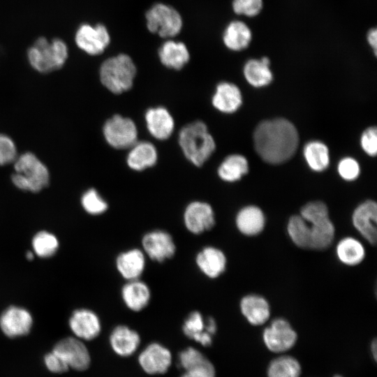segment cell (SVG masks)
<instances>
[{
	"mask_svg": "<svg viewBox=\"0 0 377 377\" xmlns=\"http://www.w3.org/2000/svg\"><path fill=\"white\" fill-rule=\"evenodd\" d=\"M253 141L255 149L263 161L278 164L295 154L299 136L291 122L279 118L260 122L254 131Z\"/></svg>",
	"mask_w": 377,
	"mask_h": 377,
	"instance_id": "cell-1",
	"label": "cell"
},
{
	"mask_svg": "<svg viewBox=\"0 0 377 377\" xmlns=\"http://www.w3.org/2000/svg\"><path fill=\"white\" fill-rule=\"evenodd\" d=\"M178 140L186 158L196 166L203 165L216 148L206 124L200 121L184 126L179 131Z\"/></svg>",
	"mask_w": 377,
	"mask_h": 377,
	"instance_id": "cell-2",
	"label": "cell"
},
{
	"mask_svg": "<svg viewBox=\"0 0 377 377\" xmlns=\"http://www.w3.org/2000/svg\"><path fill=\"white\" fill-rule=\"evenodd\" d=\"M300 215L309 226L310 249H327L334 239L335 228L330 219L327 205L321 201L309 202L302 207Z\"/></svg>",
	"mask_w": 377,
	"mask_h": 377,
	"instance_id": "cell-3",
	"label": "cell"
},
{
	"mask_svg": "<svg viewBox=\"0 0 377 377\" xmlns=\"http://www.w3.org/2000/svg\"><path fill=\"white\" fill-rule=\"evenodd\" d=\"M135 75V65L132 59L125 54L108 58L100 68L102 84L114 94H121L130 89Z\"/></svg>",
	"mask_w": 377,
	"mask_h": 377,
	"instance_id": "cell-4",
	"label": "cell"
},
{
	"mask_svg": "<svg viewBox=\"0 0 377 377\" xmlns=\"http://www.w3.org/2000/svg\"><path fill=\"white\" fill-rule=\"evenodd\" d=\"M67 57V46L59 38L49 41L40 37L28 50V59L31 65L41 73L59 69L64 64Z\"/></svg>",
	"mask_w": 377,
	"mask_h": 377,
	"instance_id": "cell-5",
	"label": "cell"
},
{
	"mask_svg": "<svg viewBox=\"0 0 377 377\" xmlns=\"http://www.w3.org/2000/svg\"><path fill=\"white\" fill-rule=\"evenodd\" d=\"M15 170L12 180L20 189L37 192L48 184L46 167L31 153L24 154L16 160Z\"/></svg>",
	"mask_w": 377,
	"mask_h": 377,
	"instance_id": "cell-6",
	"label": "cell"
},
{
	"mask_svg": "<svg viewBox=\"0 0 377 377\" xmlns=\"http://www.w3.org/2000/svg\"><path fill=\"white\" fill-rule=\"evenodd\" d=\"M145 18L149 31L163 38L174 37L182 28L180 14L172 6L164 3L154 4L147 11Z\"/></svg>",
	"mask_w": 377,
	"mask_h": 377,
	"instance_id": "cell-7",
	"label": "cell"
},
{
	"mask_svg": "<svg viewBox=\"0 0 377 377\" xmlns=\"http://www.w3.org/2000/svg\"><path fill=\"white\" fill-rule=\"evenodd\" d=\"M104 137L108 143L116 149L130 148L138 140V129L134 121L116 114L103 126Z\"/></svg>",
	"mask_w": 377,
	"mask_h": 377,
	"instance_id": "cell-8",
	"label": "cell"
},
{
	"mask_svg": "<svg viewBox=\"0 0 377 377\" xmlns=\"http://www.w3.org/2000/svg\"><path fill=\"white\" fill-rule=\"evenodd\" d=\"M142 250L153 261L163 263L174 257L177 246L168 232L156 229L150 230L142 237Z\"/></svg>",
	"mask_w": 377,
	"mask_h": 377,
	"instance_id": "cell-9",
	"label": "cell"
},
{
	"mask_svg": "<svg viewBox=\"0 0 377 377\" xmlns=\"http://www.w3.org/2000/svg\"><path fill=\"white\" fill-rule=\"evenodd\" d=\"M183 222L186 229L193 235H201L212 229L216 218L212 206L203 201H193L185 208Z\"/></svg>",
	"mask_w": 377,
	"mask_h": 377,
	"instance_id": "cell-10",
	"label": "cell"
},
{
	"mask_svg": "<svg viewBox=\"0 0 377 377\" xmlns=\"http://www.w3.org/2000/svg\"><path fill=\"white\" fill-rule=\"evenodd\" d=\"M263 338L269 350L281 353L289 350L295 345L297 334L287 320L277 318L264 330Z\"/></svg>",
	"mask_w": 377,
	"mask_h": 377,
	"instance_id": "cell-11",
	"label": "cell"
},
{
	"mask_svg": "<svg viewBox=\"0 0 377 377\" xmlns=\"http://www.w3.org/2000/svg\"><path fill=\"white\" fill-rule=\"evenodd\" d=\"M110 36L107 28L101 24L91 26L82 24L76 31L75 42L83 51L91 55L101 54L108 46Z\"/></svg>",
	"mask_w": 377,
	"mask_h": 377,
	"instance_id": "cell-12",
	"label": "cell"
},
{
	"mask_svg": "<svg viewBox=\"0 0 377 377\" xmlns=\"http://www.w3.org/2000/svg\"><path fill=\"white\" fill-rule=\"evenodd\" d=\"M377 205L368 200L359 205L352 215L354 228L370 244L375 245L377 240Z\"/></svg>",
	"mask_w": 377,
	"mask_h": 377,
	"instance_id": "cell-13",
	"label": "cell"
},
{
	"mask_svg": "<svg viewBox=\"0 0 377 377\" xmlns=\"http://www.w3.org/2000/svg\"><path fill=\"white\" fill-rule=\"evenodd\" d=\"M53 351L74 369H87L90 364V356L87 347L75 338L67 337L61 340L56 344Z\"/></svg>",
	"mask_w": 377,
	"mask_h": 377,
	"instance_id": "cell-14",
	"label": "cell"
},
{
	"mask_svg": "<svg viewBox=\"0 0 377 377\" xmlns=\"http://www.w3.org/2000/svg\"><path fill=\"white\" fill-rule=\"evenodd\" d=\"M195 263L200 272L212 279L219 277L227 267L226 254L213 246H207L200 250L195 256Z\"/></svg>",
	"mask_w": 377,
	"mask_h": 377,
	"instance_id": "cell-15",
	"label": "cell"
},
{
	"mask_svg": "<svg viewBox=\"0 0 377 377\" xmlns=\"http://www.w3.org/2000/svg\"><path fill=\"white\" fill-rule=\"evenodd\" d=\"M179 362L184 369L181 377H215L213 364L194 348L188 347L180 352Z\"/></svg>",
	"mask_w": 377,
	"mask_h": 377,
	"instance_id": "cell-16",
	"label": "cell"
},
{
	"mask_svg": "<svg viewBox=\"0 0 377 377\" xmlns=\"http://www.w3.org/2000/svg\"><path fill=\"white\" fill-rule=\"evenodd\" d=\"M171 360L170 350L158 343L149 344L138 357L141 367L149 374L165 373L171 364Z\"/></svg>",
	"mask_w": 377,
	"mask_h": 377,
	"instance_id": "cell-17",
	"label": "cell"
},
{
	"mask_svg": "<svg viewBox=\"0 0 377 377\" xmlns=\"http://www.w3.org/2000/svg\"><path fill=\"white\" fill-rule=\"evenodd\" d=\"M146 267V256L142 249L133 248L119 253L115 267L126 281L140 279Z\"/></svg>",
	"mask_w": 377,
	"mask_h": 377,
	"instance_id": "cell-18",
	"label": "cell"
},
{
	"mask_svg": "<svg viewBox=\"0 0 377 377\" xmlns=\"http://www.w3.org/2000/svg\"><path fill=\"white\" fill-rule=\"evenodd\" d=\"M31 325V315L23 308L10 306L0 317L1 329L9 337H16L28 334Z\"/></svg>",
	"mask_w": 377,
	"mask_h": 377,
	"instance_id": "cell-19",
	"label": "cell"
},
{
	"mask_svg": "<svg viewBox=\"0 0 377 377\" xmlns=\"http://www.w3.org/2000/svg\"><path fill=\"white\" fill-rule=\"evenodd\" d=\"M121 297L127 309L140 312L149 305L151 293L149 286L138 279L126 281L121 288Z\"/></svg>",
	"mask_w": 377,
	"mask_h": 377,
	"instance_id": "cell-20",
	"label": "cell"
},
{
	"mask_svg": "<svg viewBox=\"0 0 377 377\" xmlns=\"http://www.w3.org/2000/svg\"><path fill=\"white\" fill-rule=\"evenodd\" d=\"M69 325L73 332L79 338L91 340L99 334L101 321L97 314L91 310L80 309L71 316Z\"/></svg>",
	"mask_w": 377,
	"mask_h": 377,
	"instance_id": "cell-21",
	"label": "cell"
},
{
	"mask_svg": "<svg viewBox=\"0 0 377 377\" xmlns=\"http://www.w3.org/2000/svg\"><path fill=\"white\" fill-rule=\"evenodd\" d=\"M239 309L243 316L253 325H261L270 316V306L263 296L249 294L244 296L239 302Z\"/></svg>",
	"mask_w": 377,
	"mask_h": 377,
	"instance_id": "cell-22",
	"label": "cell"
},
{
	"mask_svg": "<svg viewBox=\"0 0 377 377\" xmlns=\"http://www.w3.org/2000/svg\"><path fill=\"white\" fill-rule=\"evenodd\" d=\"M145 121L149 133L156 139L166 140L172 133L174 119L163 107L149 108L145 113Z\"/></svg>",
	"mask_w": 377,
	"mask_h": 377,
	"instance_id": "cell-23",
	"label": "cell"
},
{
	"mask_svg": "<svg viewBox=\"0 0 377 377\" xmlns=\"http://www.w3.org/2000/svg\"><path fill=\"white\" fill-rule=\"evenodd\" d=\"M235 226L240 233L246 236L259 235L265 228V216L257 206L242 207L235 216Z\"/></svg>",
	"mask_w": 377,
	"mask_h": 377,
	"instance_id": "cell-24",
	"label": "cell"
},
{
	"mask_svg": "<svg viewBox=\"0 0 377 377\" xmlns=\"http://www.w3.org/2000/svg\"><path fill=\"white\" fill-rule=\"evenodd\" d=\"M110 343L117 354L126 357L137 350L140 343V337L135 330L126 325H119L112 331Z\"/></svg>",
	"mask_w": 377,
	"mask_h": 377,
	"instance_id": "cell-25",
	"label": "cell"
},
{
	"mask_svg": "<svg viewBox=\"0 0 377 377\" xmlns=\"http://www.w3.org/2000/svg\"><path fill=\"white\" fill-rule=\"evenodd\" d=\"M212 102L214 107L220 112L232 113L242 105V94L235 84L227 82H221L216 86Z\"/></svg>",
	"mask_w": 377,
	"mask_h": 377,
	"instance_id": "cell-26",
	"label": "cell"
},
{
	"mask_svg": "<svg viewBox=\"0 0 377 377\" xmlns=\"http://www.w3.org/2000/svg\"><path fill=\"white\" fill-rule=\"evenodd\" d=\"M252 40V31L242 21L230 22L225 28L223 41L226 47L232 51H242L249 47Z\"/></svg>",
	"mask_w": 377,
	"mask_h": 377,
	"instance_id": "cell-27",
	"label": "cell"
},
{
	"mask_svg": "<svg viewBox=\"0 0 377 377\" xmlns=\"http://www.w3.org/2000/svg\"><path fill=\"white\" fill-rule=\"evenodd\" d=\"M130 148L126 162L131 169L141 171L153 166L156 163L157 151L151 142H136Z\"/></svg>",
	"mask_w": 377,
	"mask_h": 377,
	"instance_id": "cell-28",
	"label": "cell"
},
{
	"mask_svg": "<svg viewBox=\"0 0 377 377\" xmlns=\"http://www.w3.org/2000/svg\"><path fill=\"white\" fill-rule=\"evenodd\" d=\"M161 62L166 67L175 70L182 68L189 61L190 54L186 46L182 42L166 40L158 50Z\"/></svg>",
	"mask_w": 377,
	"mask_h": 377,
	"instance_id": "cell-29",
	"label": "cell"
},
{
	"mask_svg": "<svg viewBox=\"0 0 377 377\" xmlns=\"http://www.w3.org/2000/svg\"><path fill=\"white\" fill-rule=\"evenodd\" d=\"M182 331L188 338L203 346H209L212 343L213 336L207 330L206 318L199 311H193L187 316L182 325Z\"/></svg>",
	"mask_w": 377,
	"mask_h": 377,
	"instance_id": "cell-30",
	"label": "cell"
},
{
	"mask_svg": "<svg viewBox=\"0 0 377 377\" xmlns=\"http://www.w3.org/2000/svg\"><path fill=\"white\" fill-rule=\"evenodd\" d=\"M269 64L270 61L267 57H263L260 59H252L247 61L243 70L245 79L255 87L269 84L273 78Z\"/></svg>",
	"mask_w": 377,
	"mask_h": 377,
	"instance_id": "cell-31",
	"label": "cell"
},
{
	"mask_svg": "<svg viewBox=\"0 0 377 377\" xmlns=\"http://www.w3.org/2000/svg\"><path fill=\"white\" fill-rule=\"evenodd\" d=\"M336 254L341 263L348 266H355L364 259L365 249L358 239L346 237L337 244Z\"/></svg>",
	"mask_w": 377,
	"mask_h": 377,
	"instance_id": "cell-32",
	"label": "cell"
},
{
	"mask_svg": "<svg viewBox=\"0 0 377 377\" xmlns=\"http://www.w3.org/2000/svg\"><path fill=\"white\" fill-rule=\"evenodd\" d=\"M249 170L248 161L244 156L232 154L226 157L218 168V175L226 182L239 180Z\"/></svg>",
	"mask_w": 377,
	"mask_h": 377,
	"instance_id": "cell-33",
	"label": "cell"
},
{
	"mask_svg": "<svg viewBox=\"0 0 377 377\" xmlns=\"http://www.w3.org/2000/svg\"><path fill=\"white\" fill-rule=\"evenodd\" d=\"M287 231L290 239L295 246L303 249H311L309 226L300 215H293L290 217L287 224Z\"/></svg>",
	"mask_w": 377,
	"mask_h": 377,
	"instance_id": "cell-34",
	"label": "cell"
},
{
	"mask_svg": "<svg viewBox=\"0 0 377 377\" xmlns=\"http://www.w3.org/2000/svg\"><path fill=\"white\" fill-rule=\"evenodd\" d=\"M304 156L309 166L314 171H323L329 165L328 149L321 142L312 141L307 143L304 148Z\"/></svg>",
	"mask_w": 377,
	"mask_h": 377,
	"instance_id": "cell-35",
	"label": "cell"
},
{
	"mask_svg": "<svg viewBox=\"0 0 377 377\" xmlns=\"http://www.w3.org/2000/svg\"><path fill=\"white\" fill-rule=\"evenodd\" d=\"M300 363L290 356L276 358L268 367V377H300Z\"/></svg>",
	"mask_w": 377,
	"mask_h": 377,
	"instance_id": "cell-36",
	"label": "cell"
},
{
	"mask_svg": "<svg viewBox=\"0 0 377 377\" xmlns=\"http://www.w3.org/2000/svg\"><path fill=\"white\" fill-rule=\"evenodd\" d=\"M32 246L37 256L48 258L56 253L59 247V242L53 234L47 231H40L36 234L33 238Z\"/></svg>",
	"mask_w": 377,
	"mask_h": 377,
	"instance_id": "cell-37",
	"label": "cell"
},
{
	"mask_svg": "<svg viewBox=\"0 0 377 377\" xmlns=\"http://www.w3.org/2000/svg\"><path fill=\"white\" fill-rule=\"evenodd\" d=\"M81 203L84 210L92 215L101 214L108 208L107 202L94 188L89 189L83 194Z\"/></svg>",
	"mask_w": 377,
	"mask_h": 377,
	"instance_id": "cell-38",
	"label": "cell"
},
{
	"mask_svg": "<svg viewBox=\"0 0 377 377\" xmlns=\"http://www.w3.org/2000/svg\"><path fill=\"white\" fill-rule=\"evenodd\" d=\"M232 6L237 15L253 17L261 12L263 0H233Z\"/></svg>",
	"mask_w": 377,
	"mask_h": 377,
	"instance_id": "cell-39",
	"label": "cell"
},
{
	"mask_svg": "<svg viewBox=\"0 0 377 377\" xmlns=\"http://www.w3.org/2000/svg\"><path fill=\"white\" fill-rule=\"evenodd\" d=\"M338 172L343 179L348 181L353 180L360 174V166L355 159L350 157L344 158L338 165Z\"/></svg>",
	"mask_w": 377,
	"mask_h": 377,
	"instance_id": "cell-40",
	"label": "cell"
},
{
	"mask_svg": "<svg viewBox=\"0 0 377 377\" xmlns=\"http://www.w3.org/2000/svg\"><path fill=\"white\" fill-rule=\"evenodd\" d=\"M15 146L10 138L0 134V165L13 162L16 158Z\"/></svg>",
	"mask_w": 377,
	"mask_h": 377,
	"instance_id": "cell-41",
	"label": "cell"
},
{
	"mask_svg": "<svg viewBox=\"0 0 377 377\" xmlns=\"http://www.w3.org/2000/svg\"><path fill=\"white\" fill-rule=\"evenodd\" d=\"M361 146L369 156H374L377 152V132L376 127L366 129L361 136Z\"/></svg>",
	"mask_w": 377,
	"mask_h": 377,
	"instance_id": "cell-42",
	"label": "cell"
},
{
	"mask_svg": "<svg viewBox=\"0 0 377 377\" xmlns=\"http://www.w3.org/2000/svg\"><path fill=\"white\" fill-rule=\"evenodd\" d=\"M45 363L47 369L54 373L64 372L69 367L65 361L54 351L45 355Z\"/></svg>",
	"mask_w": 377,
	"mask_h": 377,
	"instance_id": "cell-43",
	"label": "cell"
},
{
	"mask_svg": "<svg viewBox=\"0 0 377 377\" xmlns=\"http://www.w3.org/2000/svg\"><path fill=\"white\" fill-rule=\"evenodd\" d=\"M367 40L368 44L372 48L374 54L376 55L377 51V30L376 28L369 29L367 34Z\"/></svg>",
	"mask_w": 377,
	"mask_h": 377,
	"instance_id": "cell-44",
	"label": "cell"
},
{
	"mask_svg": "<svg viewBox=\"0 0 377 377\" xmlns=\"http://www.w3.org/2000/svg\"><path fill=\"white\" fill-rule=\"evenodd\" d=\"M371 352L374 356V358L376 360L377 357V342L376 340L374 339L371 343Z\"/></svg>",
	"mask_w": 377,
	"mask_h": 377,
	"instance_id": "cell-45",
	"label": "cell"
},
{
	"mask_svg": "<svg viewBox=\"0 0 377 377\" xmlns=\"http://www.w3.org/2000/svg\"><path fill=\"white\" fill-rule=\"evenodd\" d=\"M26 257L28 260H31L34 258V254L31 251H28L26 254Z\"/></svg>",
	"mask_w": 377,
	"mask_h": 377,
	"instance_id": "cell-46",
	"label": "cell"
},
{
	"mask_svg": "<svg viewBox=\"0 0 377 377\" xmlns=\"http://www.w3.org/2000/svg\"><path fill=\"white\" fill-rule=\"evenodd\" d=\"M335 377H341V376H335Z\"/></svg>",
	"mask_w": 377,
	"mask_h": 377,
	"instance_id": "cell-47",
	"label": "cell"
}]
</instances>
